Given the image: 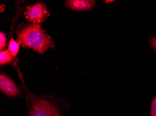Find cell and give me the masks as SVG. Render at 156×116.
<instances>
[{
	"label": "cell",
	"mask_w": 156,
	"mask_h": 116,
	"mask_svg": "<svg viewBox=\"0 0 156 116\" xmlns=\"http://www.w3.org/2000/svg\"><path fill=\"white\" fill-rule=\"evenodd\" d=\"M26 1H17L16 2V12L15 15L12 19H11L12 24L10 27V35H9V41L8 50L10 52V54L14 58L17 57V54L19 52V48H20V44L18 43L16 41H15L13 39V35H14V29H15V26L16 25V21L20 17L21 14L23 12L24 8L26 6L21 8L20 4L25 2Z\"/></svg>",
	"instance_id": "5b68a950"
},
{
	"label": "cell",
	"mask_w": 156,
	"mask_h": 116,
	"mask_svg": "<svg viewBox=\"0 0 156 116\" xmlns=\"http://www.w3.org/2000/svg\"><path fill=\"white\" fill-rule=\"evenodd\" d=\"M7 34L4 32H0V51L5 50V48L7 46Z\"/></svg>",
	"instance_id": "ba28073f"
},
{
	"label": "cell",
	"mask_w": 156,
	"mask_h": 116,
	"mask_svg": "<svg viewBox=\"0 0 156 116\" xmlns=\"http://www.w3.org/2000/svg\"><path fill=\"white\" fill-rule=\"evenodd\" d=\"M27 21L30 23L41 24L50 15L45 3L37 1L26 7L24 13Z\"/></svg>",
	"instance_id": "3957f363"
},
{
	"label": "cell",
	"mask_w": 156,
	"mask_h": 116,
	"mask_svg": "<svg viewBox=\"0 0 156 116\" xmlns=\"http://www.w3.org/2000/svg\"><path fill=\"white\" fill-rule=\"evenodd\" d=\"M21 86H19L5 72H0V91L10 99L23 97Z\"/></svg>",
	"instance_id": "277c9868"
},
{
	"label": "cell",
	"mask_w": 156,
	"mask_h": 116,
	"mask_svg": "<svg viewBox=\"0 0 156 116\" xmlns=\"http://www.w3.org/2000/svg\"><path fill=\"white\" fill-rule=\"evenodd\" d=\"M18 62L17 60L11 65L17 71L21 88L25 93L27 110L23 116H65L70 107L66 99L55 98L52 95L38 96L32 93L25 84Z\"/></svg>",
	"instance_id": "6da1fadb"
},
{
	"label": "cell",
	"mask_w": 156,
	"mask_h": 116,
	"mask_svg": "<svg viewBox=\"0 0 156 116\" xmlns=\"http://www.w3.org/2000/svg\"><path fill=\"white\" fill-rule=\"evenodd\" d=\"M114 2V1H111V0H107V1H105V3H111V2Z\"/></svg>",
	"instance_id": "8fae6325"
},
{
	"label": "cell",
	"mask_w": 156,
	"mask_h": 116,
	"mask_svg": "<svg viewBox=\"0 0 156 116\" xmlns=\"http://www.w3.org/2000/svg\"><path fill=\"white\" fill-rule=\"evenodd\" d=\"M151 116H156V97L152 101Z\"/></svg>",
	"instance_id": "9c48e42d"
},
{
	"label": "cell",
	"mask_w": 156,
	"mask_h": 116,
	"mask_svg": "<svg viewBox=\"0 0 156 116\" xmlns=\"http://www.w3.org/2000/svg\"><path fill=\"white\" fill-rule=\"evenodd\" d=\"M18 58H14L10 54L8 49L0 52V65L1 67L12 64Z\"/></svg>",
	"instance_id": "52a82bcc"
},
{
	"label": "cell",
	"mask_w": 156,
	"mask_h": 116,
	"mask_svg": "<svg viewBox=\"0 0 156 116\" xmlns=\"http://www.w3.org/2000/svg\"><path fill=\"white\" fill-rule=\"evenodd\" d=\"M150 43L153 48L156 51V37H152L151 39Z\"/></svg>",
	"instance_id": "30bf717a"
},
{
	"label": "cell",
	"mask_w": 156,
	"mask_h": 116,
	"mask_svg": "<svg viewBox=\"0 0 156 116\" xmlns=\"http://www.w3.org/2000/svg\"><path fill=\"white\" fill-rule=\"evenodd\" d=\"M96 3L93 0H66L64 2L67 8L75 11L92 10Z\"/></svg>",
	"instance_id": "8992f818"
},
{
	"label": "cell",
	"mask_w": 156,
	"mask_h": 116,
	"mask_svg": "<svg viewBox=\"0 0 156 116\" xmlns=\"http://www.w3.org/2000/svg\"><path fill=\"white\" fill-rule=\"evenodd\" d=\"M41 25L20 23L16 31V41L22 48L31 49L43 55L48 50L55 48V43Z\"/></svg>",
	"instance_id": "7a4b0ae2"
}]
</instances>
